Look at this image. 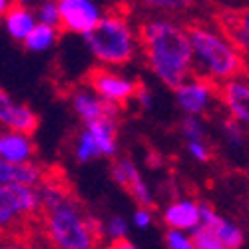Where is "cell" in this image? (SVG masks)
Listing matches in <instances>:
<instances>
[{
	"label": "cell",
	"mask_w": 249,
	"mask_h": 249,
	"mask_svg": "<svg viewBox=\"0 0 249 249\" xmlns=\"http://www.w3.org/2000/svg\"><path fill=\"white\" fill-rule=\"evenodd\" d=\"M152 221H154V217H152V210H150V207H140V210L134 213V223L138 227H142V230L150 227Z\"/></svg>",
	"instance_id": "30"
},
{
	"label": "cell",
	"mask_w": 249,
	"mask_h": 249,
	"mask_svg": "<svg viewBox=\"0 0 249 249\" xmlns=\"http://www.w3.org/2000/svg\"><path fill=\"white\" fill-rule=\"evenodd\" d=\"M163 223L170 227V230H196L201 223V213H199V203H194L190 199H181L176 201L172 205L165 207L163 212Z\"/></svg>",
	"instance_id": "15"
},
{
	"label": "cell",
	"mask_w": 249,
	"mask_h": 249,
	"mask_svg": "<svg viewBox=\"0 0 249 249\" xmlns=\"http://www.w3.org/2000/svg\"><path fill=\"white\" fill-rule=\"evenodd\" d=\"M46 178V170L34 161H0V183H24V185H40Z\"/></svg>",
	"instance_id": "14"
},
{
	"label": "cell",
	"mask_w": 249,
	"mask_h": 249,
	"mask_svg": "<svg viewBox=\"0 0 249 249\" xmlns=\"http://www.w3.org/2000/svg\"><path fill=\"white\" fill-rule=\"evenodd\" d=\"M136 100L140 102V106H142V108H150V106H152V94H150L148 88H143V86L138 88V92H136Z\"/></svg>",
	"instance_id": "31"
},
{
	"label": "cell",
	"mask_w": 249,
	"mask_h": 249,
	"mask_svg": "<svg viewBox=\"0 0 249 249\" xmlns=\"http://www.w3.org/2000/svg\"><path fill=\"white\" fill-rule=\"evenodd\" d=\"M112 179L120 185V188L126 190L140 207H150V210H154V205H156L154 197H152L146 181H143V178L140 176L136 163L132 160H128V158L118 160L112 165Z\"/></svg>",
	"instance_id": "9"
},
{
	"label": "cell",
	"mask_w": 249,
	"mask_h": 249,
	"mask_svg": "<svg viewBox=\"0 0 249 249\" xmlns=\"http://www.w3.org/2000/svg\"><path fill=\"white\" fill-rule=\"evenodd\" d=\"M194 243L196 249H225L223 241L219 239V235L215 233L213 227H207V225H197L194 230Z\"/></svg>",
	"instance_id": "23"
},
{
	"label": "cell",
	"mask_w": 249,
	"mask_h": 249,
	"mask_svg": "<svg viewBox=\"0 0 249 249\" xmlns=\"http://www.w3.org/2000/svg\"><path fill=\"white\" fill-rule=\"evenodd\" d=\"M179 130H181V136L192 142V140H205V128L201 126V122L194 116H188L183 118L181 124H179Z\"/></svg>",
	"instance_id": "25"
},
{
	"label": "cell",
	"mask_w": 249,
	"mask_h": 249,
	"mask_svg": "<svg viewBox=\"0 0 249 249\" xmlns=\"http://www.w3.org/2000/svg\"><path fill=\"white\" fill-rule=\"evenodd\" d=\"M16 2H20V4H30L32 0H16Z\"/></svg>",
	"instance_id": "33"
},
{
	"label": "cell",
	"mask_w": 249,
	"mask_h": 249,
	"mask_svg": "<svg viewBox=\"0 0 249 249\" xmlns=\"http://www.w3.org/2000/svg\"><path fill=\"white\" fill-rule=\"evenodd\" d=\"M138 40L150 70L168 88L176 90L194 76V46L188 24L170 16L143 20L138 28Z\"/></svg>",
	"instance_id": "1"
},
{
	"label": "cell",
	"mask_w": 249,
	"mask_h": 249,
	"mask_svg": "<svg viewBox=\"0 0 249 249\" xmlns=\"http://www.w3.org/2000/svg\"><path fill=\"white\" fill-rule=\"evenodd\" d=\"M84 40L94 58L104 66L128 64L136 52V34L128 20V12L122 8L110 10L100 22L84 34Z\"/></svg>",
	"instance_id": "4"
},
{
	"label": "cell",
	"mask_w": 249,
	"mask_h": 249,
	"mask_svg": "<svg viewBox=\"0 0 249 249\" xmlns=\"http://www.w3.org/2000/svg\"><path fill=\"white\" fill-rule=\"evenodd\" d=\"M42 227L48 243L54 249H98L102 241V227L82 203L70 194L60 203L42 210Z\"/></svg>",
	"instance_id": "3"
},
{
	"label": "cell",
	"mask_w": 249,
	"mask_h": 249,
	"mask_svg": "<svg viewBox=\"0 0 249 249\" xmlns=\"http://www.w3.org/2000/svg\"><path fill=\"white\" fill-rule=\"evenodd\" d=\"M56 38H58V28L56 26L38 22L34 26V30L28 34V38L24 40V46L30 52H44V50L54 46Z\"/></svg>",
	"instance_id": "19"
},
{
	"label": "cell",
	"mask_w": 249,
	"mask_h": 249,
	"mask_svg": "<svg viewBox=\"0 0 249 249\" xmlns=\"http://www.w3.org/2000/svg\"><path fill=\"white\" fill-rule=\"evenodd\" d=\"M140 2L146 8L165 14V16L183 14L185 10H190L194 6V0H140Z\"/></svg>",
	"instance_id": "20"
},
{
	"label": "cell",
	"mask_w": 249,
	"mask_h": 249,
	"mask_svg": "<svg viewBox=\"0 0 249 249\" xmlns=\"http://www.w3.org/2000/svg\"><path fill=\"white\" fill-rule=\"evenodd\" d=\"M86 130L94 136L98 148L102 152V156H114L116 154V138H118V122L114 116H104V118H98L94 122H88L86 124Z\"/></svg>",
	"instance_id": "18"
},
{
	"label": "cell",
	"mask_w": 249,
	"mask_h": 249,
	"mask_svg": "<svg viewBox=\"0 0 249 249\" xmlns=\"http://www.w3.org/2000/svg\"><path fill=\"white\" fill-rule=\"evenodd\" d=\"M0 120H2V124L8 130L26 134V136H32L38 130V124H40L38 116L28 106L14 104L4 90L0 94Z\"/></svg>",
	"instance_id": "11"
},
{
	"label": "cell",
	"mask_w": 249,
	"mask_h": 249,
	"mask_svg": "<svg viewBox=\"0 0 249 249\" xmlns=\"http://www.w3.org/2000/svg\"><path fill=\"white\" fill-rule=\"evenodd\" d=\"M40 213V197L34 185L2 183L0 185V223L2 230L10 231L26 217Z\"/></svg>",
	"instance_id": "5"
},
{
	"label": "cell",
	"mask_w": 249,
	"mask_h": 249,
	"mask_svg": "<svg viewBox=\"0 0 249 249\" xmlns=\"http://www.w3.org/2000/svg\"><path fill=\"white\" fill-rule=\"evenodd\" d=\"M62 14V30L88 34L102 18V12L92 0H58Z\"/></svg>",
	"instance_id": "8"
},
{
	"label": "cell",
	"mask_w": 249,
	"mask_h": 249,
	"mask_svg": "<svg viewBox=\"0 0 249 249\" xmlns=\"http://www.w3.org/2000/svg\"><path fill=\"white\" fill-rule=\"evenodd\" d=\"M126 233H128V223H126V219L124 217H112L110 221H108V225H106V235L114 241V239H122V237H126Z\"/></svg>",
	"instance_id": "26"
},
{
	"label": "cell",
	"mask_w": 249,
	"mask_h": 249,
	"mask_svg": "<svg viewBox=\"0 0 249 249\" xmlns=\"http://www.w3.org/2000/svg\"><path fill=\"white\" fill-rule=\"evenodd\" d=\"M217 26L245 56H249V8L221 10L217 14Z\"/></svg>",
	"instance_id": "13"
},
{
	"label": "cell",
	"mask_w": 249,
	"mask_h": 249,
	"mask_svg": "<svg viewBox=\"0 0 249 249\" xmlns=\"http://www.w3.org/2000/svg\"><path fill=\"white\" fill-rule=\"evenodd\" d=\"M217 100L225 106L231 118L249 124V78L237 76L217 86Z\"/></svg>",
	"instance_id": "10"
},
{
	"label": "cell",
	"mask_w": 249,
	"mask_h": 249,
	"mask_svg": "<svg viewBox=\"0 0 249 249\" xmlns=\"http://www.w3.org/2000/svg\"><path fill=\"white\" fill-rule=\"evenodd\" d=\"M72 106H74V112L84 120L86 124L88 122H94L98 118H104V116H118L120 114V104H114L110 100H104L102 96H98L94 90L92 92H86V90H76L74 96H72Z\"/></svg>",
	"instance_id": "12"
},
{
	"label": "cell",
	"mask_w": 249,
	"mask_h": 249,
	"mask_svg": "<svg viewBox=\"0 0 249 249\" xmlns=\"http://www.w3.org/2000/svg\"><path fill=\"white\" fill-rule=\"evenodd\" d=\"M239 120H235V118H225V122H223V132H225V136L230 138V142L231 143H235V146H239V143L243 142V132H241V128H239Z\"/></svg>",
	"instance_id": "27"
},
{
	"label": "cell",
	"mask_w": 249,
	"mask_h": 249,
	"mask_svg": "<svg viewBox=\"0 0 249 249\" xmlns=\"http://www.w3.org/2000/svg\"><path fill=\"white\" fill-rule=\"evenodd\" d=\"M100 156H102V152L98 148L94 136L88 130L82 132L80 138H78V146H76V160L82 161V163H86V161H92V160H96Z\"/></svg>",
	"instance_id": "24"
},
{
	"label": "cell",
	"mask_w": 249,
	"mask_h": 249,
	"mask_svg": "<svg viewBox=\"0 0 249 249\" xmlns=\"http://www.w3.org/2000/svg\"><path fill=\"white\" fill-rule=\"evenodd\" d=\"M188 32L194 46V76H201L223 84V82L245 76L247 60L245 54L227 38L221 28H212L201 22H190Z\"/></svg>",
	"instance_id": "2"
},
{
	"label": "cell",
	"mask_w": 249,
	"mask_h": 249,
	"mask_svg": "<svg viewBox=\"0 0 249 249\" xmlns=\"http://www.w3.org/2000/svg\"><path fill=\"white\" fill-rule=\"evenodd\" d=\"M86 84L90 86V90H94L104 100H110L114 104H120V106H124L132 98H136V92L140 88V84L120 76L118 72L108 70L106 66L92 68L86 76Z\"/></svg>",
	"instance_id": "6"
},
{
	"label": "cell",
	"mask_w": 249,
	"mask_h": 249,
	"mask_svg": "<svg viewBox=\"0 0 249 249\" xmlns=\"http://www.w3.org/2000/svg\"><path fill=\"white\" fill-rule=\"evenodd\" d=\"M199 213H201V225H207V227H213L215 221L219 219V215L215 213V210L207 201H201L199 203Z\"/></svg>",
	"instance_id": "29"
},
{
	"label": "cell",
	"mask_w": 249,
	"mask_h": 249,
	"mask_svg": "<svg viewBox=\"0 0 249 249\" xmlns=\"http://www.w3.org/2000/svg\"><path fill=\"white\" fill-rule=\"evenodd\" d=\"M2 16H4L6 32L10 34V38L18 40V42H24L28 34L34 30V26L38 24L36 12H32L28 4H20V2H14Z\"/></svg>",
	"instance_id": "16"
},
{
	"label": "cell",
	"mask_w": 249,
	"mask_h": 249,
	"mask_svg": "<svg viewBox=\"0 0 249 249\" xmlns=\"http://www.w3.org/2000/svg\"><path fill=\"white\" fill-rule=\"evenodd\" d=\"M213 230L219 235V239L223 241L225 249H239L243 245V231L239 230L237 225H233V223L219 217L215 221V225H213Z\"/></svg>",
	"instance_id": "21"
},
{
	"label": "cell",
	"mask_w": 249,
	"mask_h": 249,
	"mask_svg": "<svg viewBox=\"0 0 249 249\" xmlns=\"http://www.w3.org/2000/svg\"><path fill=\"white\" fill-rule=\"evenodd\" d=\"M38 22H44L56 28H62V14H60V4L58 0H40L34 8Z\"/></svg>",
	"instance_id": "22"
},
{
	"label": "cell",
	"mask_w": 249,
	"mask_h": 249,
	"mask_svg": "<svg viewBox=\"0 0 249 249\" xmlns=\"http://www.w3.org/2000/svg\"><path fill=\"white\" fill-rule=\"evenodd\" d=\"M188 150L192 154V158H196L197 161H210L212 160V150L203 140H192L188 142Z\"/></svg>",
	"instance_id": "28"
},
{
	"label": "cell",
	"mask_w": 249,
	"mask_h": 249,
	"mask_svg": "<svg viewBox=\"0 0 249 249\" xmlns=\"http://www.w3.org/2000/svg\"><path fill=\"white\" fill-rule=\"evenodd\" d=\"M34 154V143L26 134L20 132H4L0 138V156L4 161L20 163V161H30Z\"/></svg>",
	"instance_id": "17"
},
{
	"label": "cell",
	"mask_w": 249,
	"mask_h": 249,
	"mask_svg": "<svg viewBox=\"0 0 249 249\" xmlns=\"http://www.w3.org/2000/svg\"><path fill=\"white\" fill-rule=\"evenodd\" d=\"M108 249H138V247L132 241H128L126 237H122V239H114Z\"/></svg>",
	"instance_id": "32"
},
{
	"label": "cell",
	"mask_w": 249,
	"mask_h": 249,
	"mask_svg": "<svg viewBox=\"0 0 249 249\" xmlns=\"http://www.w3.org/2000/svg\"><path fill=\"white\" fill-rule=\"evenodd\" d=\"M176 98H178L179 108L185 114L199 116V114L207 112L213 98H219L217 84L207 78H201V76H192L185 80L181 86L176 88Z\"/></svg>",
	"instance_id": "7"
}]
</instances>
